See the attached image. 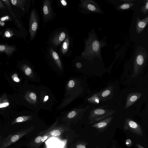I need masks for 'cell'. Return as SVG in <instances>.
<instances>
[{"instance_id": "obj_1", "label": "cell", "mask_w": 148, "mask_h": 148, "mask_svg": "<svg viewBox=\"0 0 148 148\" xmlns=\"http://www.w3.org/2000/svg\"><path fill=\"white\" fill-rule=\"evenodd\" d=\"M101 44L95 37L90 35L85 41V48L82 53V56L85 58L90 57H97L101 58L100 49Z\"/></svg>"}, {"instance_id": "obj_2", "label": "cell", "mask_w": 148, "mask_h": 148, "mask_svg": "<svg viewBox=\"0 0 148 148\" xmlns=\"http://www.w3.org/2000/svg\"><path fill=\"white\" fill-rule=\"evenodd\" d=\"M148 59L147 51L142 47H138L136 52L134 60L133 77L140 73L145 66Z\"/></svg>"}, {"instance_id": "obj_3", "label": "cell", "mask_w": 148, "mask_h": 148, "mask_svg": "<svg viewBox=\"0 0 148 148\" xmlns=\"http://www.w3.org/2000/svg\"><path fill=\"white\" fill-rule=\"evenodd\" d=\"M69 34L68 31L65 28H62L56 30L51 35L49 39V47L53 49H57Z\"/></svg>"}, {"instance_id": "obj_4", "label": "cell", "mask_w": 148, "mask_h": 148, "mask_svg": "<svg viewBox=\"0 0 148 148\" xmlns=\"http://www.w3.org/2000/svg\"><path fill=\"white\" fill-rule=\"evenodd\" d=\"M39 22L38 14L35 8L31 11L29 21V32L31 41L34 39L38 29Z\"/></svg>"}, {"instance_id": "obj_5", "label": "cell", "mask_w": 148, "mask_h": 148, "mask_svg": "<svg viewBox=\"0 0 148 148\" xmlns=\"http://www.w3.org/2000/svg\"><path fill=\"white\" fill-rule=\"evenodd\" d=\"M114 112L113 110H110L95 109L91 111L89 116L90 123H94L110 116Z\"/></svg>"}, {"instance_id": "obj_6", "label": "cell", "mask_w": 148, "mask_h": 148, "mask_svg": "<svg viewBox=\"0 0 148 148\" xmlns=\"http://www.w3.org/2000/svg\"><path fill=\"white\" fill-rule=\"evenodd\" d=\"M52 3V0H44L43 1L42 15L45 23L52 21L56 15L53 8Z\"/></svg>"}, {"instance_id": "obj_7", "label": "cell", "mask_w": 148, "mask_h": 148, "mask_svg": "<svg viewBox=\"0 0 148 148\" xmlns=\"http://www.w3.org/2000/svg\"><path fill=\"white\" fill-rule=\"evenodd\" d=\"M123 128L125 130H128L133 133L140 136H143V133L140 125L137 123L129 118L126 119Z\"/></svg>"}, {"instance_id": "obj_8", "label": "cell", "mask_w": 148, "mask_h": 148, "mask_svg": "<svg viewBox=\"0 0 148 148\" xmlns=\"http://www.w3.org/2000/svg\"><path fill=\"white\" fill-rule=\"evenodd\" d=\"M25 130H22L10 135L2 143L0 148H6L27 134Z\"/></svg>"}, {"instance_id": "obj_9", "label": "cell", "mask_w": 148, "mask_h": 148, "mask_svg": "<svg viewBox=\"0 0 148 148\" xmlns=\"http://www.w3.org/2000/svg\"><path fill=\"white\" fill-rule=\"evenodd\" d=\"M79 5L81 10L88 12L99 13L103 12L97 3L91 0H81Z\"/></svg>"}, {"instance_id": "obj_10", "label": "cell", "mask_w": 148, "mask_h": 148, "mask_svg": "<svg viewBox=\"0 0 148 148\" xmlns=\"http://www.w3.org/2000/svg\"><path fill=\"white\" fill-rule=\"evenodd\" d=\"M73 40L69 34L61 45L59 53L63 56H68L71 53V47L72 45Z\"/></svg>"}, {"instance_id": "obj_11", "label": "cell", "mask_w": 148, "mask_h": 148, "mask_svg": "<svg viewBox=\"0 0 148 148\" xmlns=\"http://www.w3.org/2000/svg\"><path fill=\"white\" fill-rule=\"evenodd\" d=\"M114 116L106 118L95 123L92 127L96 129L99 132H102L106 130L111 123Z\"/></svg>"}, {"instance_id": "obj_12", "label": "cell", "mask_w": 148, "mask_h": 148, "mask_svg": "<svg viewBox=\"0 0 148 148\" xmlns=\"http://www.w3.org/2000/svg\"><path fill=\"white\" fill-rule=\"evenodd\" d=\"M142 93L136 92L129 94L127 98L125 108L126 109L132 105L141 96Z\"/></svg>"}, {"instance_id": "obj_13", "label": "cell", "mask_w": 148, "mask_h": 148, "mask_svg": "<svg viewBox=\"0 0 148 148\" xmlns=\"http://www.w3.org/2000/svg\"><path fill=\"white\" fill-rule=\"evenodd\" d=\"M148 23V16L140 20L138 17L137 18L136 24V29L137 33L139 34L142 33Z\"/></svg>"}, {"instance_id": "obj_14", "label": "cell", "mask_w": 148, "mask_h": 148, "mask_svg": "<svg viewBox=\"0 0 148 148\" xmlns=\"http://www.w3.org/2000/svg\"><path fill=\"white\" fill-rule=\"evenodd\" d=\"M113 88L112 86H110L99 92L100 101L108 100L111 97L113 92Z\"/></svg>"}, {"instance_id": "obj_15", "label": "cell", "mask_w": 148, "mask_h": 148, "mask_svg": "<svg viewBox=\"0 0 148 148\" xmlns=\"http://www.w3.org/2000/svg\"><path fill=\"white\" fill-rule=\"evenodd\" d=\"M49 54L58 67L60 69H62V64L59 55L58 53L53 49L50 47Z\"/></svg>"}, {"instance_id": "obj_16", "label": "cell", "mask_w": 148, "mask_h": 148, "mask_svg": "<svg viewBox=\"0 0 148 148\" xmlns=\"http://www.w3.org/2000/svg\"><path fill=\"white\" fill-rule=\"evenodd\" d=\"M16 50V48L12 45L0 44V53H5L8 56L12 55Z\"/></svg>"}, {"instance_id": "obj_17", "label": "cell", "mask_w": 148, "mask_h": 148, "mask_svg": "<svg viewBox=\"0 0 148 148\" xmlns=\"http://www.w3.org/2000/svg\"><path fill=\"white\" fill-rule=\"evenodd\" d=\"M27 0H11L10 1L11 3L14 6L22 9L23 11L25 10V6Z\"/></svg>"}, {"instance_id": "obj_18", "label": "cell", "mask_w": 148, "mask_h": 148, "mask_svg": "<svg viewBox=\"0 0 148 148\" xmlns=\"http://www.w3.org/2000/svg\"><path fill=\"white\" fill-rule=\"evenodd\" d=\"M122 1L125 2L118 7V9L121 10H125L128 9L134 5V4L132 2L134 0H122Z\"/></svg>"}, {"instance_id": "obj_19", "label": "cell", "mask_w": 148, "mask_h": 148, "mask_svg": "<svg viewBox=\"0 0 148 148\" xmlns=\"http://www.w3.org/2000/svg\"><path fill=\"white\" fill-rule=\"evenodd\" d=\"M89 102L95 104H99L100 101L99 93L94 94L90 97L88 99Z\"/></svg>"}, {"instance_id": "obj_20", "label": "cell", "mask_w": 148, "mask_h": 148, "mask_svg": "<svg viewBox=\"0 0 148 148\" xmlns=\"http://www.w3.org/2000/svg\"><path fill=\"white\" fill-rule=\"evenodd\" d=\"M30 116H19L16 118L12 122V124L25 121L30 119Z\"/></svg>"}, {"instance_id": "obj_21", "label": "cell", "mask_w": 148, "mask_h": 148, "mask_svg": "<svg viewBox=\"0 0 148 148\" xmlns=\"http://www.w3.org/2000/svg\"><path fill=\"white\" fill-rule=\"evenodd\" d=\"M141 11L144 14H146L148 11V0H147L145 2V5L142 7Z\"/></svg>"}, {"instance_id": "obj_22", "label": "cell", "mask_w": 148, "mask_h": 148, "mask_svg": "<svg viewBox=\"0 0 148 148\" xmlns=\"http://www.w3.org/2000/svg\"><path fill=\"white\" fill-rule=\"evenodd\" d=\"M57 4L59 6L63 8H66L67 6V3L65 0H60L58 1Z\"/></svg>"}, {"instance_id": "obj_23", "label": "cell", "mask_w": 148, "mask_h": 148, "mask_svg": "<svg viewBox=\"0 0 148 148\" xmlns=\"http://www.w3.org/2000/svg\"><path fill=\"white\" fill-rule=\"evenodd\" d=\"M28 96L31 102H36V100L37 96L35 93L33 92H31L29 93Z\"/></svg>"}, {"instance_id": "obj_24", "label": "cell", "mask_w": 148, "mask_h": 148, "mask_svg": "<svg viewBox=\"0 0 148 148\" xmlns=\"http://www.w3.org/2000/svg\"><path fill=\"white\" fill-rule=\"evenodd\" d=\"M13 35L14 34L11 30L8 29L5 32L3 36L6 38H10L12 37Z\"/></svg>"}, {"instance_id": "obj_25", "label": "cell", "mask_w": 148, "mask_h": 148, "mask_svg": "<svg viewBox=\"0 0 148 148\" xmlns=\"http://www.w3.org/2000/svg\"><path fill=\"white\" fill-rule=\"evenodd\" d=\"M50 134L53 136H57L61 134V132L60 131L58 130H54L51 131Z\"/></svg>"}, {"instance_id": "obj_26", "label": "cell", "mask_w": 148, "mask_h": 148, "mask_svg": "<svg viewBox=\"0 0 148 148\" xmlns=\"http://www.w3.org/2000/svg\"><path fill=\"white\" fill-rule=\"evenodd\" d=\"M125 145L128 147H131L133 145L132 141L130 139H127L125 140Z\"/></svg>"}, {"instance_id": "obj_27", "label": "cell", "mask_w": 148, "mask_h": 148, "mask_svg": "<svg viewBox=\"0 0 148 148\" xmlns=\"http://www.w3.org/2000/svg\"><path fill=\"white\" fill-rule=\"evenodd\" d=\"M76 114V112L75 111L72 110L68 113L67 117L69 119L72 118L75 116Z\"/></svg>"}, {"instance_id": "obj_28", "label": "cell", "mask_w": 148, "mask_h": 148, "mask_svg": "<svg viewBox=\"0 0 148 148\" xmlns=\"http://www.w3.org/2000/svg\"><path fill=\"white\" fill-rule=\"evenodd\" d=\"M32 72V70L30 67L28 66L26 67L25 70V72L26 75H29L31 74Z\"/></svg>"}, {"instance_id": "obj_29", "label": "cell", "mask_w": 148, "mask_h": 148, "mask_svg": "<svg viewBox=\"0 0 148 148\" xmlns=\"http://www.w3.org/2000/svg\"><path fill=\"white\" fill-rule=\"evenodd\" d=\"M75 82L73 80H71L69 81L68 85L69 88H72L75 86Z\"/></svg>"}, {"instance_id": "obj_30", "label": "cell", "mask_w": 148, "mask_h": 148, "mask_svg": "<svg viewBox=\"0 0 148 148\" xmlns=\"http://www.w3.org/2000/svg\"><path fill=\"white\" fill-rule=\"evenodd\" d=\"M9 103L8 102H4L0 103V108L6 107L8 106Z\"/></svg>"}, {"instance_id": "obj_31", "label": "cell", "mask_w": 148, "mask_h": 148, "mask_svg": "<svg viewBox=\"0 0 148 148\" xmlns=\"http://www.w3.org/2000/svg\"><path fill=\"white\" fill-rule=\"evenodd\" d=\"M6 6L2 0H0V9H6Z\"/></svg>"}, {"instance_id": "obj_32", "label": "cell", "mask_w": 148, "mask_h": 148, "mask_svg": "<svg viewBox=\"0 0 148 148\" xmlns=\"http://www.w3.org/2000/svg\"><path fill=\"white\" fill-rule=\"evenodd\" d=\"M42 137L41 136H38L36 137L35 140V141L36 143H40L41 141Z\"/></svg>"}, {"instance_id": "obj_33", "label": "cell", "mask_w": 148, "mask_h": 148, "mask_svg": "<svg viewBox=\"0 0 148 148\" xmlns=\"http://www.w3.org/2000/svg\"><path fill=\"white\" fill-rule=\"evenodd\" d=\"M75 66L77 68L80 69L82 67V63L80 62H77L76 63Z\"/></svg>"}, {"instance_id": "obj_34", "label": "cell", "mask_w": 148, "mask_h": 148, "mask_svg": "<svg viewBox=\"0 0 148 148\" xmlns=\"http://www.w3.org/2000/svg\"><path fill=\"white\" fill-rule=\"evenodd\" d=\"M86 145L84 144H79L76 146L77 148H86Z\"/></svg>"}, {"instance_id": "obj_35", "label": "cell", "mask_w": 148, "mask_h": 148, "mask_svg": "<svg viewBox=\"0 0 148 148\" xmlns=\"http://www.w3.org/2000/svg\"><path fill=\"white\" fill-rule=\"evenodd\" d=\"M48 138V136L47 135H45L42 137L41 141L42 142H44L45 140H46Z\"/></svg>"}, {"instance_id": "obj_36", "label": "cell", "mask_w": 148, "mask_h": 148, "mask_svg": "<svg viewBox=\"0 0 148 148\" xmlns=\"http://www.w3.org/2000/svg\"><path fill=\"white\" fill-rule=\"evenodd\" d=\"M49 98V96L48 95H46L43 98V101L44 102H46L48 100Z\"/></svg>"}, {"instance_id": "obj_37", "label": "cell", "mask_w": 148, "mask_h": 148, "mask_svg": "<svg viewBox=\"0 0 148 148\" xmlns=\"http://www.w3.org/2000/svg\"><path fill=\"white\" fill-rule=\"evenodd\" d=\"M14 81L16 82H18L19 81V79L17 77H14Z\"/></svg>"}, {"instance_id": "obj_38", "label": "cell", "mask_w": 148, "mask_h": 148, "mask_svg": "<svg viewBox=\"0 0 148 148\" xmlns=\"http://www.w3.org/2000/svg\"><path fill=\"white\" fill-rule=\"evenodd\" d=\"M136 146L137 147V148H145L142 145H141L139 144H137Z\"/></svg>"}, {"instance_id": "obj_39", "label": "cell", "mask_w": 148, "mask_h": 148, "mask_svg": "<svg viewBox=\"0 0 148 148\" xmlns=\"http://www.w3.org/2000/svg\"><path fill=\"white\" fill-rule=\"evenodd\" d=\"M62 141L63 143L64 146L67 143V140L66 139H64Z\"/></svg>"}, {"instance_id": "obj_40", "label": "cell", "mask_w": 148, "mask_h": 148, "mask_svg": "<svg viewBox=\"0 0 148 148\" xmlns=\"http://www.w3.org/2000/svg\"><path fill=\"white\" fill-rule=\"evenodd\" d=\"M112 148H116L114 145H113V146Z\"/></svg>"}, {"instance_id": "obj_41", "label": "cell", "mask_w": 148, "mask_h": 148, "mask_svg": "<svg viewBox=\"0 0 148 148\" xmlns=\"http://www.w3.org/2000/svg\"><path fill=\"white\" fill-rule=\"evenodd\" d=\"M1 32H1V31H0V34H1Z\"/></svg>"}, {"instance_id": "obj_42", "label": "cell", "mask_w": 148, "mask_h": 148, "mask_svg": "<svg viewBox=\"0 0 148 148\" xmlns=\"http://www.w3.org/2000/svg\"><path fill=\"white\" fill-rule=\"evenodd\" d=\"M95 148H98V147H96Z\"/></svg>"}]
</instances>
